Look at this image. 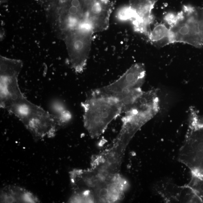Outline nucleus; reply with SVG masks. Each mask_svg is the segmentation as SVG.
I'll list each match as a JSON object with an SVG mask.
<instances>
[{"label":"nucleus","mask_w":203,"mask_h":203,"mask_svg":"<svg viewBox=\"0 0 203 203\" xmlns=\"http://www.w3.org/2000/svg\"><path fill=\"white\" fill-rule=\"evenodd\" d=\"M71 186L79 203L118 202L123 182L118 174H95L92 169H74L69 172Z\"/></svg>","instance_id":"obj_1"},{"label":"nucleus","mask_w":203,"mask_h":203,"mask_svg":"<svg viewBox=\"0 0 203 203\" xmlns=\"http://www.w3.org/2000/svg\"><path fill=\"white\" fill-rule=\"evenodd\" d=\"M0 106L17 117L36 139L56 136L59 128L50 113L27 99L19 85L0 98Z\"/></svg>","instance_id":"obj_2"},{"label":"nucleus","mask_w":203,"mask_h":203,"mask_svg":"<svg viewBox=\"0 0 203 203\" xmlns=\"http://www.w3.org/2000/svg\"><path fill=\"white\" fill-rule=\"evenodd\" d=\"M81 105L84 125L91 138L99 137L113 121L128 109L122 99L93 90Z\"/></svg>","instance_id":"obj_3"},{"label":"nucleus","mask_w":203,"mask_h":203,"mask_svg":"<svg viewBox=\"0 0 203 203\" xmlns=\"http://www.w3.org/2000/svg\"><path fill=\"white\" fill-rule=\"evenodd\" d=\"M160 109L156 89L143 91L138 100L124 113L118 139L128 142L143 126L156 116Z\"/></svg>","instance_id":"obj_4"},{"label":"nucleus","mask_w":203,"mask_h":203,"mask_svg":"<svg viewBox=\"0 0 203 203\" xmlns=\"http://www.w3.org/2000/svg\"><path fill=\"white\" fill-rule=\"evenodd\" d=\"M179 160L191 170V175L203 179V117L190 113L189 125Z\"/></svg>","instance_id":"obj_5"},{"label":"nucleus","mask_w":203,"mask_h":203,"mask_svg":"<svg viewBox=\"0 0 203 203\" xmlns=\"http://www.w3.org/2000/svg\"><path fill=\"white\" fill-rule=\"evenodd\" d=\"M146 70L143 64H134L116 80L109 85L95 89L101 94L114 96L125 100L131 106L141 96Z\"/></svg>","instance_id":"obj_6"},{"label":"nucleus","mask_w":203,"mask_h":203,"mask_svg":"<svg viewBox=\"0 0 203 203\" xmlns=\"http://www.w3.org/2000/svg\"><path fill=\"white\" fill-rule=\"evenodd\" d=\"M94 34L91 25L87 22L62 34L69 62L76 73L83 72L87 65Z\"/></svg>","instance_id":"obj_7"},{"label":"nucleus","mask_w":203,"mask_h":203,"mask_svg":"<svg viewBox=\"0 0 203 203\" xmlns=\"http://www.w3.org/2000/svg\"><path fill=\"white\" fill-rule=\"evenodd\" d=\"M169 30L172 43L187 44L199 48L203 46V32L195 7L184 6Z\"/></svg>","instance_id":"obj_8"},{"label":"nucleus","mask_w":203,"mask_h":203,"mask_svg":"<svg viewBox=\"0 0 203 203\" xmlns=\"http://www.w3.org/2000/svg\"><path fill=\"white\" fill-rule=\"evenodd\" d=\"M155 189L166 203H201L200 199L186 185L178 186L169 179L157 182Z\"/></svg>","instance_id":"obj_9"},{"label":"nucleus","mask_w":203,"mask_h":203,"mask_svg":"<svg viewBox=\"0 0 203 203\" xmlns=\"http://www.w3.org/2000/svg\"><path fill=\"white\" fill-rule=\"evenodd\" d=\"M112 8L110 0H87V21L94 33L109 28Z\"/></svg>","instance_id":"obj_10"},{"label":"nucleus","mask_w":203,"mask_h":203,"mask_svg":"<svg viewBox=\"0 0 203 203\" xmlns=\"http://www.w3.org/2000/svg\"><path fill=\"white\" fill-rule=\"evenodd\" d=\"M1 203L40 202L38 197L25 188L17 186L8 185L1 189Z\"/></svg>","instance_id":"obj_11"},{"label":"nucleus","mask_w":203,"mask_h":203,"mask_svg":"<svg viewBox=\"0 0 203 203\" xmlns=\"http://www.w3.org/2000/svg\"><path fill=\"white\" fill-rule=\"evenodd\" d=\"M49 109V113L59 128L67 125L72 120V113L61 100L54 99L51 100Z\"/></svg>","instance_id":"obj_12"},{"label":"nucleus","mask_w":203,"mask_h":203,"mask_svg":"<svg viewBox=\"0 0 203 203\" xmlns=\"http://www.w3.org/2000/svg\"><path fill=\"white\" fill-rule=\"evenodd\" d=\"M148 37L151 42L157 47H163L172 43L169 28L163 24L155 26Z\"/></svg>","instance_id":"obj_13"},{"label":"nucleus","mask_w":203,"mask_h":203,"mask_svg":"<svg viewBox=\"0 0 203 203\" xmlns=\"http://www.w3.org/2000/svg\"><path fill=\"white\" fill-rule=\"evenodd\" d=\"M203 203V179L191 175V181L186 184Z\"/></svg>","instance_id":"obj_14"},{"label":"nucleus","mask_w":203,"mask_h":203,"mask_svg":"<svg viewBox=\"0 0 203 203\" xmlns=\"http://www.w3.org/2000/svg\"><path fill=\"white\" fill-rule=\"evenodd\" d=\"M176 14L172 13H170L167 14L164 17V21L167 22L168 24L171 26L172 25L176 19Z\"/></svg>","instance_id":"obj_15"},{"label":"nucleus","mask_w":203,"mask_h":203,"mask_svg":"<svg viewBox=\"0 0 203 203\" xmlns=\"http://www.w3.org/2000/svg\"><path fill=\"white\" fill-rule=\"evenodd\" d=\"M159 0H150L151 2L153 4H155V3L157 2Z\"/></svg>","instance_id":"obj_16"}]
</instances>
